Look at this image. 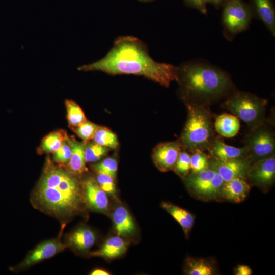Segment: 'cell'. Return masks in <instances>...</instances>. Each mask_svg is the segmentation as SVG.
I'll list each match as a JSON object with an SVG mask.
<instances>
[{
	"instance_id": "obj_1",
	"label": "cell",
	"mask_w": 275,
	"mask_h": 275,
	"mask_svg": "<svg viewBox=\"0 0 275 275\" xmlns=\"http://www.w3.org/2000/svg\"><path fill=\"white\" fill-rule=\"evenodd\" d=\"M79 71H99L111 75L133 74L144 76L168 87L177 80L178 67L155 61L145 44L133 36H121L101 59L78 67Z\"/></svg>"
},
{
	"instance_id": "obj_2",
	"label": "cell",
	"mask_w": 275,
	"mask_h": 275,
	"mask_svg": "<svg viewBox=\"0 0 275 275\" xmlns=\"http://www.w3.org/2000/svg\"><path fill=\"white\" fill-rule=\"evenodd\" d=\"M83 194L70 172L47 164L31 197L34 207L64 222L80 207Z\"/></svg>"
},
{
	"instance_id": "obj_3",
	"label": "cell",
	"mask_w": 275,
	"mask_h": 275,
	"mask_svg": "<svg viewBox=\"0 0 275 275\" xmlns=\"http://www.w3.org/2000/svg\"><path fill=\"white\" fill-rule=\"evenodd\" d=\"M177 81L190 103L203 104L229 93L233 83L228 74L209 64L190 61L178 67Z\"/></svg>"
},
{
	"instance_id": "obj_4",
	"label": "cell",
	"mask_w": 275,
	"mask_h": 275,
	"mask_svg": "<svg viewBox=\"0 0 275 275\" xmlns=\"http://www.w3.org/2000/svg\"><path fill=\"white\" fill-rule=\"evenodd\" d=\"M188 115L180 141L182 148L191 153L207 150L214 138L211 116L203 104L189 103Z\"/></svg>"
},
{
	"instance_id": "obj_5",
	"label": "cell",
	"mask_w": 275,
	"mask_h": 275,
	"mask_svg": "<svg viewBox=\"0 0 275 275\" xmlns=\"http://www.w3.org/2000/svg\"><path fill=\"white\" fill-rule=\"evenodd\" d=\"M267 100L248 92L236 91L223 104L252 129L263 124Z\"/></svg>"
},
{
	"instance_id": "obj_6",
	"label": "cell",
	"mask_w": 275,
	"mask_h": 275,
	"mask_svg": "<svg viewBox=\"0 0 275 275\" xmlns=\"http://www.w3.org/2000/svg\"><path fill=\"white\" fill-rule=\"evenodd\" d=\"M251 7L243 0H226L222 11L224 34L228 39L245 31L253 17Z\"/></svg>"
},
{
	"instance_id": "obj_7",
	"label": "cell",
	"mask_w": 275,
	"mask_h": 275,
	"mask_svg": "<svg viewBox=\"0 0 275 275\" xmlns=\"http://www.w3.org/2000/svg\"><path fill=\"white\" fill-rule=\"evenodd\" d=\"M244 147L252 163L270 157L274 155V134L262 124L252 129L245 138Z\"/></svg>"
},
{
	"instance_id": "obj_8",
	"label": "cell",
	"mask_w": 275,
	"mask_h": 275,
	"mask_svg": "<svg viewBox=\"0 0 275 275\" xmlns=\"http://www.w3.org/2000/svg\"><path fill=\"white\" fill-rule=\"evenodd\" d=\"M246 178L264 190L269 189L275 179L274 155L252 163Z\"/></svg>"
},
{
	"instance_id": "obj_9",
	"label": "cell",
	"mask_w": 275,
	"mask_h": 275,
	"mask_svg": "<svg viewBox=\"0 0 275 275\" xmlns=\"http://www.w3.org/2000/svg\"><path fill=\"white\" fill-rule=\"evenodd\" d=\"M66 246L59 238L43 241L31 251L20 264L15 267H10V270L14 271L30 267L41 261L52 257L63 251Z\"/></svg>"
},
{
	"instance_id": "obj_10",
	"label": "cell",
	"mask_w": 275,
	"mask_h": 275,
	"mask_svg": "<svg viewBox=\"0 0 275 275\" xmlns=\"http://www.w3.org/2000/svg\"><path fill=\"white\" fill-rule=\"evenodd\" d=\"M182 149L178 141L159 144L155 147L152 153L154 164L161 172L173 170Z\"/></svg>"
},
{
	"instance_id": "obj_11",
	"label": "cell",
	"mask_w": 275,
	"mask_h": 275,
	"mask_svg": "<svg viewBox=\"0 0 275 275\" xmlns=\"http://www.w3.org/2000/svg\"><path fill=\"white\" fill-rule=\"evenodd\" d=\"M252 163L248 157L226 161H219L211 158L210 166L220 175L224 182L238 177L246 178Z\"/></svg>"
},
{
	"instance_id": "obj_12",
	"label": "cell",
	"mask_w": 275,
	"mask_h": 275,
	"mask_svg": "<svg viewBox=\"0 0 275 275\" xmlns=\"http://www.w3.org/2000/svg\"><path fill=\"white\" fill-rule=\"evenodd\" d=\"M83 198L88 206L91 209L105 211L108 207V200L105 192L93 178L87 179L84 182Z\"/></svg>"
},
{
	"instance_id": "obj_13",
	"label": "cell",
	"mask_w": 275,
	"mask_h": 275,
	"mask_svg": "<svg viewBox=\"0 0 275 275\" xmlns=\"http://www.w3.org/2000/svg\"><path fill=\"white\" fill-rule=\"evenodd\" d=\"M207 150L211 158L219 161L247 157L244 147L238 148L228 145L220 137L214 138Z\"/></svg>"
},
{
	"instance_id": "obj_14",
	"label": "cell",
	"mask_w": 275,
	"mask_h": 275,
	"mask_svg": "<svg viewBox=\"0 0 275 275\" xmlns=\"http://www.w3.org/2000/svg\"><path fill=\"white\" fill-rule=\"evenodd\" d=\"M216 172L210 164L205 170L188 174L184 179L185 184L193 194L203 199Z\"/></svg>"
},
{
	"instance_id": "obj_15",
	"label": "cell",
	"mask_w": 275,
	"mask_h": 275,
	"mask_svg": "<svg viewBox=\"0 0 275 275\" xmlns=\"http://www.w3.org/2000/svg\"><path fill=\"white\" fill-rule=\"evenodd\" d=\"M250 189V185L246 178L238 177L224 182L220 195L229 201L238 203L245 200Z\"/></svg>"
},
{
	"instance_id": "obj_16",
	"label": "cell",
	"mask_w": 275,
	"mask_h": 275,
	"mask_svg": "<svg viewBox=\"0 0 275 275\" xmlns=\"http://www.w3.org/2000/svg\"><path fill=\"white\" fill-rule=\"evenodd\" d=\"M253 14L263 23L268 30L275 35V9L272 0H253Z\"/></svg>"
},
{
	"instance_id": "obj_17",
	"label": "cell",
	"mask_w": 275,
	"mask_h": 275,
	"mask_svg": "<svg viewBox=\"0 0 275 275\" xmlns=\"http://www.w3.org/2000/svg\"><path fill=\"white\" fill-rule=\"evenodd\" d=\"M213 125L218 133L228 138L235 136L240 127L239 119L235 115L228 113H223L218 116Z\"/></svg>"
},
{
	"instance_id": "obj_18",
	"label": "cell",
	"mask_w": 275,
	"mask_h": 275,
	"mask_svg": "<svg viewBox=\"0 0 275 275\" xmlns=\"http://www.w3.org/2000/svg\"><path fill=\"white\" fill-rule=\"evenodd\" d=\"M127 247V242L122 238L119 236H114L107 239L99 250L91 252L90 254L92 256L112 259L123 254Z\"/></svg>"
},
{
	"instance_id": "obj_19",
	"label": "cell",
	"mask_w": 275,
	"mask_h": 275,
	"mask_svg": "<svg viewBox=\"0 0 275 275\" xmlns=\"http://www.w3.org/2000/svg\"><path fill=\"white\" fill-rule=\"evenodd\" d=\"M72 150V154L68 161V168L72 173L80 174L87 171L85 156V145L84 143L68 138Z\"/></svg>"
},
{
	"instance_id": "obj_20",
	"label": "cell",
	"mask_w": 275,
	"mask_h": 275,
	"mask_svg": "<svg viewBox=\"0 0 275 275\" xmlns=\"http://www.w3.org/2000/svg\"><path fill=\"white\" fill-rule=\"evenodd\" d=\"M161 207L180 225L187 237L194 224V216L188 211L171 203L163 202Z\"/></svg>"
},
{
	"instance_id": "obj_21",
	"label": "cell",
	"mask_w": 275,
	"mask_h": 275,
	"mask_svg": "<svg viewBox=\"0 0 275 275\" xmlns=\"http://www.w3.org/2000/svg\"><path fill=\"white\" fill-rule=\"evenodd\" d=\"M113 220L117 234L119 236L131 234L135 229L132 217L123 206L116 208L113 214Z\"/></svg>"
},
{
	"instance_id": "obj_22",
	"label": "cell",
	"mask_w": 275,
	"mask_h": 275,
	"mask_svg": "<svg viewBox=\"0 0 275 275\" xmlns=\"http://www.w3.org/2000/svg\"><path fill=\"white\" fill-rule=\"evenodd\" d=\"M95 240L96 236L94 232L86 227L79 228L68 237L69 244L81 251L91 248Z\"/></svg>"
},
{
	"instance_id": "obj_23",
	"label": "cell",
	"mask_w": 275,
	"mask_h": 275,
	"mask_svg": "<svg viewBox=\"0 0 275 275\" xmlns=\"http://www.w3.org/2000/svg\"><path fill=\"white\" fill-rule=\"evenodd\" d=\"M214 265L207 259L188 257L185 264V272L188 275H213L215 273Z\"/></svg>"
},
{
	"instance_id": "obj_24",
	"label": "cell",
	"mask_w": 275,
	"mask_h": 275,
	"mask_svg": "<svg viewBox=\"0 0 275 275\" xmlns=\"http://www.w3.org/2000/svg\"><path fill=\"white\" fill-rule=\"evenodd\" d=\"M67 138L68 136L62 131L52 132L43 139L41 145V150L47 153L54 152Z\"/></svg>"
},
{
	"instance_id": "obj_25",
	"label": "cell",
	"mask_w": 275,
	"mask_h": 275,
	"mask_svg": "<svg viewBox=\"0 0 275 275\" xmlns=\"http://www.w3.org/2000/svg\"><path fill=\"white\" fill-rule=\"evenodd\" d=\"M65 105L67 112V120L70 126L74 128L87 121L84 112L75 101L67 99L65 101Z\"/></svg>"
},
{
	"instance_id": "obj_26",
	"label": "cell",
	"mask_w": 275,
	"mask_h": 275,
	"mask_svg": "<svg viewBox=\"0 0 275 275\" xmlns=\"http://www.w3.org/2000/svg\"><path fill=\"white\" fill-rule=\"evenodd\" d=\"M93 140L95 143L107 148L114 149L118 145L117 135L110 129L104 127H99Z\"/></svg>"
},
{
	"instance_id": "obj_27",
	"label": "cell",
	"mask_w": 275,
	"mask_h": 275,
	"mask_svg": "<svg viewBox=\"0 0 275 275\" xmlns=\"http://www.w3.org/2000/svg\"><path fill=\"white\" fill-rule=\"evenodd\" d=\"M190 155V173L205 170L210 167L211 157L204 151H195Z\"/></svg>"
},
{
	"instance_id": "obj_28",
	"label": "cell",
	"mask_w": 275,
	"mask_h": 275,
	"mask_svg": "<svg viewBox=\"0 0 275 275\" xmlns=\"http://www.w3.org/2000/svg\"><path fill=\"white\" fill-rule=\"evenodd\" d=\"M173 170L182 179L189 174L190 171V155L187 151L182 149Z\"/></svg>"
},
{
	"instance_id": "obj_29",
	"label": "cell",
	"mask_w": 275,
	"mask_h": 275,
	"mask_svg": "<svg viewBox=\"0 0 275 275\" xmlns=\"http://www.w3.org/2000/svg\"><path fill=\"white\" fill-rule=\"evenodd\" d=\"M108 150V148L95 142L87 144L85 149L86 162H92L99 160L107 153Z\"/></svg>"
},
{
	"instance_id": "obj_30",
	"label": "cell",
	"mask_w": 275,
	"mask_h": 275,
	"mask_svg": "<svg viewBox=\"0 0 275 275\" xmlns=\"http://www.w3.org/2000/svg\"><path fill=\"white\" fill-rule=\"evenodd\" d=\"M99 127L90 121H86L74 129L76 134L84 142H87L93 139Z\"/></svg>"
},
{
	"instance_id": "obj_31",
	"label": "cell",
	"mask_w": 275,
	"mask_h": 275,
	"mask_svg": "<svg viewBox=\"0 0 275 275\" xmlns=\"http://www.w3.org/2000/svg\"><path fill=\"white\" fill-rule=\"evenodd\" d=\"M118 165L117 161L113 158H107L94 166L97 174L101 173L115 178L116 176Z\"/></svg>"
},
{
	"instance_id": "obj_32",
	"label": "cell",
	"mask_w": 275,
	"mask_h": 275,
	"mask_svg": "<svg viewBox=\"0 0 275 275\" xmlns=\"http://www.w3.org/2000/svg\"><path fill=\"white\" fill-rule=\"evenodd\" d=\"M68 138L63 142L61 147L54 152L53 160L56 162L61 163H65L68 162L70 158L72 150L68 142Z\"/></svg>"
},
{
	"instance_id": "obj_33",
	"label": "cell",
	"mask_w": 275,
	"mask_h": 275,
	"mask_svg": "<svg viewBox=\"0 0 275 275\" xmlns=\"http://www.w3.org/2000/svg\"><path fill=\"white\" fill-rule=\"evenodd\" d=\"M224 182L223 178L216 172L203 199H211L215 198L218 195H220L221 188Z\"/></svg>"
},
{
	"instance_id": "obj_34",
	"label": "cell",
	"mask_w": 275,
	"mask_h": 275,
	"mask_svg": "<svg viewBox=\"0 0 275 275\" xmlns=\"http://www.w3.org/2000/svg\"><path fill=\"white\" fill-rule=\"evenodd\" d=\"M97 183L102 189L105 192L114 195L116 192L114 178L112 177L101 173L98 174Z\"/></svg>"
},
{
	"instance_id": "obj_35",
	"label": "cell",
	"mask_w": 275,
	"mask_h": 275,
	"mask_svg": "<svg viewBox=\"0 0 275 275\" xmlns=\"http://www.w3.org/2000/svg\"><path fill=\"white\" fill-rule=\"evenodd\" d=\"M185 3L204 14H207V2L206 0H184Z\"/></svg>"
},
{
	"instance_id": "obj_36",
	"label": "cell",
	"mask_w": 275,
	"mask_h": 275,
	"mask_svg": "<svg viewBox=\"0 0 275 275\" xmlns=\"http://www.w3.org/2000/svg\"><path fill=\"white\" fill-rule=\"evenodd\" d=\"M235 273L236 275H251L252 274V270L248 265H239L235 269Z\"/></svg>"
},
{
	"instance_id": "obj_37",
	"label": "cell",
	"mask_w": 275,
	"mask_h": 275,
	"mask_svg": "<svg viewBox=\"0 0 275 275\" xmlns=\"http://www.w3.org/2000/svg\"><path fill=\"white\" fill-rule=\"evenodd\" d=\"M91 275H108L109 273L101 269H96L90 273Z\"/></svg>"
},
{
	"instance_id": "obj_38",
	"label": "cell",
	"mask_w": 275,
	"mask_h": 275,
	"mask_svg": "<svg viewBox=\"0 0 275 275\" xmlns=\"http://www.w3.org/2000/svg\"><path fill=\"white\" fill-rule=\"evenodd\" d=\"M207 3L211 4L214 6H217L224 4L226 0H206Z\"/></svg>"
},
{
	"instance_id": "obj_39",
	"label": "cell",
	"mask_w": 275,
	"mask_h": 275,
	"mask_svg": "<svg viewBox=\"0 0 275 275\" xmlns=\"http://www.w3.org/2000/svg\"><path fill=\"white\" fill-rule=\"evenodd\" d=\"M139 1H142V2H149V1H152V0H139Z\"/></svg>"
}]
</instances>
